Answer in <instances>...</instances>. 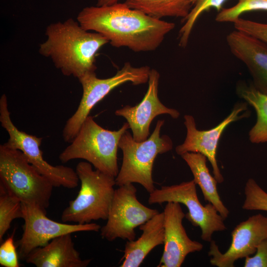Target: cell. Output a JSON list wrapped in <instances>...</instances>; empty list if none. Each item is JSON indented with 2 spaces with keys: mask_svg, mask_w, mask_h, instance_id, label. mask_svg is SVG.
<instances>
[{
  "mask_svg": "<svg viewBox=\"0 0 267 267\" xmlns=\"http://www.w3.org/2000/svg\"><path fill=\"white\" fill-rule=\"evenodd\" d=\"M24 221L23 232L17 241L18 254L25 260L33 250L47 244L52 239L63 234L81 231H98L101 226L94 222L68 224L49 219L46 211L31 204L22 203Z\"/></svg>",
  "mask_w": 267,
  "mask_h": 267,
  "instance_id": "obj_11",
  "label": "cell"
},
{
  "mask_svg": "<svg viewBox=\"0 0 267 267\" xmlns=\"http://www.w3.org/2000/svg\"><path fill=\"white\" fill-rule=\"evenodd\" d=\"M164 222L163 212L139 226L142 233L136 240L126 242L121 267H139L151 250L164 244Z\"/></svg>",
  "mask_w": 267,
  "mask_h": 267,
  "instance_id": "obj_18",
  "label": "cell"
},
{
  "mask_svg": "<svg viewBox=\"0 0 267 267\" xmlns=\"http://www.w3.org/2000/svg\"><path fill=\"white\" fill-rule=\"evenodd\" d=\"M151 69L147 66L134 67L129 62L111 77L100 79L95 72L87 73L78 80L83 88V95L75 112L66 121L62 136L66 142H71L78 134L82 124L94 106L115 88L127 82L134 85L145 84L148 81Z\"/></svg>",
  "mask_w": 267,
  "mask_h": 267,
  "instance_id": "obj_7",
  "label": "cell"
},
{
  "mask_svg": "<svg viewBox=\"0 0 267 267\" xmlns=\"http://www.w3.org/2000/svg\"><path fill=\"white\" fill-rule=\"evenodd\" d=\"M22 202L0 186V242L11 226L12 221L23 219Z\"/></svg>",
  "mask_w": 267,
  "mask_h": 267,
  "instance_id": "obj_23",
  "label": "cell"
},
{
  "mask_svg": "<svg viewBox=\"0 0 267 267\" xmlns=\"http://www.w3.org/2000/svg\"><path fill=\"white\" fill-rule=\"evenodd\" d=\"M245 198L243 209L249 211L267 212V192L252 178L247 181L245 188Z\"/></svg>",
  "mask_w": 267,
  "mask_h": 267,
  "instance_id": "obj_25",
  "label": "cell"
},
{
  "mask_svg": "<svg viewBox=\"0 0 267 267\" xmlns=\"http://www.w3.org/2000/svg\"><path fill=\"white\" fill-rule=\"evenodd\" d=\"M248 106L244 100L237 101L227 117L215 127L208 130H199L194 117L190 115H184L186 136L184 142L176 147V153L179 155L186 152L202 154L210 162L213 175L218 182L222 183L224 178L217 160L219 142L222 133L230 124L250 117L251 111Z\"/></svg>",
  "mask_w": 267,
  "mask_h": 267,
  "instance_id": "obj_12",
  "label": "cell"
},
{
  "mask_svg": "<svg viewBox=\"0 0 267 267\" xmlns=\"http://www.w3.org/2000/svg\"><path fill=\"white\" fill-rule=\"evenodd\" d=\"M0 186L22 203L46 211L53 185L19 150L0 145Z\"/></svg>",
  "mask_w": 267,
  "mask_h": 267,
  "instance_id": "obj_5",
  "label": "cell"
},
{
  "mask_svg": "<svg viewBox=\"0 0 267 267\" xmlns=\"http://www.w3.org/2000/svg\"><path fill=\"white\" fill-rule=\"evenodd\" d=\"M226 0H191L192 8L188 15L182 20L183 25L178 33L179 45L185 47L193 27L200 16L205 11L214 8L219 12Z\"/></svg>",
  "mask_w": 267,
  "mask_h": 267,
  "instance_id": "obj_22",
  "label": "cell"
},
{
  "mask_svg": "<svg viewBox=\"0 0 267 267\" xmlns=\"http://www.w3.org/2000/svg\"><path fill=\"white\" fill-rule=\"evenodd\" d=\"M245 259V267H267V238L259 244L253 256Z\"/></svg>",
  "mask_w": 267,
  "mask_h": 267,
  "instance_id": "obj_28",
  "label": "cell"
},
{
  "mask_svg": "<svg viewBox=\"0 0 267 267\" xmlns=\"http://www.w3.org/2000/svg\"><path fill=\"white\" fill-rule=\"evenodd\" d=\"M255 10L267 11V0H238L234 6L222 9L216 16L218 22H234L244 13Z\"/></svg>",
  "mask_w": 267,
  "mask_h": 267,
  "instance_id": "obj_24",
  "label": "cell"
},
{
  "mask_svg": "<svg viewBox=\"0 0 267 267\" xmlns=\"http://www.w3.org/2000/svg\"><path fill=\"white\" fill-rule=\"evenodd\" d=\"M236 94L255 109L257 120L249 132V139L252 143L267 142V95L259 91L252 83L243 80L236 85Z\"/></svg>",
  "mask_w": 267,
  "mask_h": 267,
  "instance_id": "obj_20",
  "label": "cell"
},
{
  "mask_svg": "<svg viewBox=\"0 0 267 267\" xmlns=\"http://www.w3.org/2000/svg\"><path fill=\"white\" fill-rule=\"evenodd\" d=\"M75 170L81 187L76 197L62 212L61 221L85 224L106 220L115 191V178L93 170L87 161L79 163Z\"/></svg>",
  "mask_w": 267,
  "mask_h": 267,
  "instance_id": "obj_4",
  "label": "cell"
},
{
  "mask_svg": "<svg viewBox=\"0 0 267 267\" xmlns=\"http://www.w3.org/2000/svg\"><path fill=\"white\" fill-rule=\"evenodd\" d=\"M130 129L125 123L118 131L104 129L88 116L70 144L60 154L63 163L75 159H83L95 169L116 177L119 173L117 152L120 139Z\"/></svg>",
  "mask_w": 267,
  "mask_h": 267,
  "instance_id": "obj_3",
  "label": "cell"
},
{
  "mask_svg": "<svg viewBox=\"0 0 267 267\" xmlns=\"http://www.w3.org/2000/svg\"><path fill=\"white\" fill-rule=\"evenodd\" d=\"M231 242L222 253L214 240L210 242V264L218 267H233L238 260L253 255L259 244L267 238V217L258 214L240 222L232 231Z\"/></svg>",
  "mask_w": 267,
  "mask_h": 267,
  "instance_id": "obj_13",
  "label": "cell"
},
{
  "mask_svg": "<svg viewBox=\"0 0 267 267\" xmlns=\"http://www.w3.org/2000/svg\"><path fill=\"white\" fill-rule=\"evenodd\" d=\"M119 0H98L96 6H107L111 5L118 2Z\"/></svg>",
  "mask_w": 267,
  "mask_h": 267,
  "instance_id": "obj_29",
  "label": "cell"
},
{
  "mask_svg": "<svg viewBox=\"0 0 267 267\" xmlns=\"http://www.w3.org/2000/svg\"><path fill=\"white\" fill-rule=\"evenodd\" d=\"M180 156L189 167L193 176V180L200 188L204 200L211 203L224 219L227 218L229 211L219 194L218 182L209 172L207 166V157L202 154L194 152H186Z\"/></svg>",
  "mask_w": 267,
  "mask_h": 267,
  "instance_id": "obj_19",
  "label": "cell"
},
{
  "mask_svg": "<svg viewBox=\"0 0 267 267\" xmlns=\"http://www.w3.org/2000/svg\"><path fill=\"white\" fill-rule=\"evenodd\" d=\"M124 3L131 8L158 19L164 17L183 19L192 8L191 0H126Z\"/></svg>",
  "mask_w": 267,
  "mask_h": 267,
  "instance_id": "obj_21",
  "label": "cell"
},
{
  "mask_svg": "<svg viewBox=\"0 0 267 267\" xmlns=\"http://www.w3.org/2000/svg\"><path fill=\"white\" fill-rule=\"evenodd\" d=\"M77 20L85 30L98 33L116 47L134 52L156 49L175 27L172 22L150 17L124 3L84 8Z\"/></svg>",
  "mask_w": 267,
  "mask_h": 267,
  "instance_id": "obj_1",
  "label": "cell"
},
{
  "mask_svg": "<svg viewBox=\"0 0 267 267\" xmlns=\"http://www.w3.org/2000/svg\"><path fill=\"white\" fill-rule=\"evenodd\" d=\"M226 43L232 54L247 68L253 86L267 95V44L236 30L227 35Z\"/></svg>",
  "mask_w": 267,
  "mask_h": 267,
  "instance_id": "obj_16",
  "label": "cell"
},
{
  "mask_svg": "<svg viewBox=\"0 0 267 267\" xmlns=\"http://www.w3.org/2000/svg\"><path fill=\"white\" fill-rule=\"evenodd\" d=\"M164 250L158 267H180L186 256L199 252L203 245L191 240L182 224L185 214L180 204L167 202L164 209Z\"/></svg>",
  "mask_w": 267,
  "mask_h": 267,
  "instance_id": "obj_14",
  "label": "cell"
},
{
  "mask_svg": "<svg viewBox=\"0 0 267 267\" xmlns=\"http://www.w3.org/2000/svg\"><path fill=\"white\" fill-rule=\"evenodd\" d=\"M46 40L40 44V54L50 58L66 76L78 79L96 69L95 57L109 41L102 35L84 29L72 18L48 25Z\"/></svg>",
  "mask_w": 267,
  "mask_h": 267,
  "instance_id": "obj_2",
  "label": "cell"
},
{
  "mask_svg": "<svg viewBox=\"0 0 267 267\" xmlns=\"http://www.w3.org/2000/svg\"><path fill=\"white\" fill-rule=\"evenodd\" d=\"M118 187L115 191L107 222L100 229V235L108 241L117 238L134 240L135 229L159 212L138 201L137 189L133 183Z\"/></svg>",
  "mask_w": 267,
  "mask_h": 267,
  "instance_id": "obj_10",
  "label": "cell"
},
{
  "mask_svg": "<svg viewBox=\"0 0 267 267\" xmlns=\"http://www.w3.org/2000/svg\"><path fill=\"white\" fill-rule=\"evenodd\" d=\"M0 122L9 135L7 142L4 144L22 151L29 163L48 178L54 187L74 188L78 185L79 179L76 170L63 165L53 166L44 159L40 148L42 137L21 131L14 125L11 119L5 94L0 98Z\"/></svg>",
  "mask_w": 267,
  "mask_h": 267,
  "instance_id": "obj_8",
  "label": "cell"
},
{
  "mask_svg": "<svg viewBox=\"0 0 267 267\" xmlns=\"http://www.w3.org/2000/svg\"><path fill=\"white\" fill-rule=\"evenodd\" d=\"M72 233L59 236L30 253L25 260L37 267H86L90 259H82L75 247Z\"/></svg>",
  "mask_w": 267,
  "mask_h": 267,
  "instance_id": "obj_17",
  "label": "cell"
},
{
  "mask_svg": "<svg viewBox=\"0 0 267 267\" xmlns=\"http://www.w3.org/2000/svg\"><path fill=\"white\" fill-rule=\"evenodd\" d=\"M160 74L154 69L150 70L148 88L142 100L134 106L126 105L117 110L115 114L125 118L132 130L134 140L141 142L146 140L149 134L152 121L158 115L168 114L177 119L180 113L176 109L165 106L158 97Z\"/></svg>",
  "mask_w": 267,
  "mask_h": 267,
  "instance_id": "obj_15",
  "label": "cell"
},
{
  "mask_svg": "<svg viewBox=\"0 0 267 267\" xmlns=\"http://www.w3.org/2000/svg\"><path fill=\"white\" fill-rule=\"evenodd\" d=\"M196 183L193 179L178 184L162 186L149 193V204H162L165 202L182 204L188 211L185 217L194 226L201 229V238L210 242L215 232L226 229L224 219L210 203L203 205L197 193Z\"/></svg>",
  "mask_w": 267,
  "mask_h": 267,
  "instance_id": "obj_9",
  "label": "cell"
},
{
  "mask_svg": "<svg viewBox=\"0 0 267 267\" xmlns=\"http://www.w3.org/2000/svg\"><path fill=\"white\" fill-rule=\"evenodd\" d=\"M235 30L242 32L267 44V24L239 18L234 22Z\"/></svg>",
  "mask_w": 267,
  "mask_h": 267,
  "instance_id": "obj_26",
  "label": "cell"
},
{
  "mask_svg": "<svg viewBox=\"0 0 267 267\" xmlns=\"http://www.w3.org/2000/svg\"><path fill=\"white\" fill-rule=\"evenodd\" d=\"M164 122V120H158L151 135L143 141L134 140L128 131L123 134L119 143V148L123 152V162L115 178L116 185L137 183L149 193L154 191L152 170L154 160L158 154L170 151L173 146L169 136H160Z\"/></svg>",
  "mask_w": 267,
  "mask_h": 267,
  "instance_id": "obj_6",
  "label": "cell"
},
{
  "mask_svg": "<svg viewBox=\"0 0 267 267\" xmlns=\"http://www.w3.org/2000/svg\"><path fill=\"white\" fill-rule=\"evenodd\" d=\"M14 231L0 246V265L4 267H19L18 258L14 243Z\"/></svg>",
  "mask_w": 267,
  "mask_h": 267,
  "instance_id": "obj_27",
  "label": "cell"
}]
</instances>
